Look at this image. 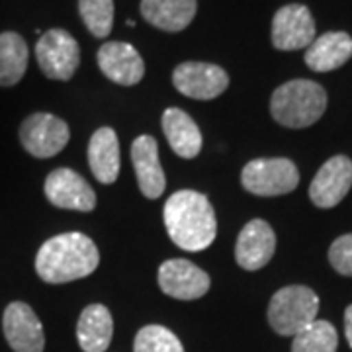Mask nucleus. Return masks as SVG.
I'll list each match as a JSON object with an SVG mask.
<instances>
[{"mask_svg":"<svg viewBox=\"0 0 352 352\" xmlns=\"http://www.w3.org/2000/svg\"><path fill=\"white\" fill-rule=\"evenodd\" d=\"M163 219L168 237L182 251H204L217 235L214 206L196 190L175 192L164 204Z\"/></svg>","mask_w":352,"mask_h":352,"instance_id":"1","label":"nucleus"},{"mask_svg":"<svg viewBox=\"0 0 352 352\" xmlns=\"http://www.w3.org/2000/svg\"><path fill=\"white\" fill-rule=\"evenodd\" d=\"M100 263L94 241L82 233H61L39 247L36 272L47 284H67L90 276Z\"/></svg>","mask_w":352,"mask_h":352,"instance_id":"2","label":"nucleus"},{"mask_svg":"<svg viewBox=\"0 0 352 352\" xmlns=\"http://www.w3.org/2000/svg\"><path fill=\"white\" fill-rule=\"evenodd\" d=\"M327 92L321 85L296 78L278 87L270 98V113L280 126L302 129L314 126L325 113Z\"/></svg>","mask_w":352,"mask_h":352,"instance_id":"3","label":"nucleus"},{"mask_svg":"<svg viewBox=\"0 0 352 352\" xmlns=\"http://www.w3.org/2000/svg\"><path fill=\"white\" fill-rule=\"evenodd\" d=\"M319 314V298L311 288L286 286L278 289L268 305V323L282 337H296Z\"/></svg>","mask_w":352,"mask_h":352,"instance_id":"4","label":"nucleus"},{"mask_svg":"<svg viewBox=\"0 0 352 352\" xmlns=\"http://www.w3.org/2000/svg\"><path fill=\"white\" fill-rule=\"evenodd\" d=\"M241 184L254 196H284L298 188L300 173L289 159H254L245 164Z\"/></svg>","mask_w":352,"mask_h":352,"instance_id":"5","label":"nucleus"},{"mask_svg":"<svg viewBox=\"0 0 352 352\" xmlns=\"http://www.w3.org/2000/svg\"><path fill=\"white\" fill-rule=\"evenodd\" d=\"M36 59L51 80H69L80 63V47L65 30H50L38 39Z\"/></svg>","mask_w":352,"mask_h":352,"instance_id":"6","label":"nucleus"},{"mask_svg":"<svg viewBox=\"0 0 352 352\" xmlns=\"http://www.w3.org/2000/svg\"><path fill=\"white\" fill-rule=\"evenodd\" d=\"M69 138H71L69 126L53 113H32L20 126L22 147L36 159L55 157L67 147Z\"/></svg>","mask_w":352,"mask_h":352,"instance_id":"7","label":"nucleus"},{"mask_svg":"<svg viewBox=\"0 0 352 352\" xmlns=\"http://www.w3.org/2000/svg\"><path fill=\"white\" fill-rule=\"evenodd\" d=\"M175 88L194 100H214L229 87V75L212 63H180L173 73Z\"/></svg>","mask_w":352,"mask_h":352,"instance_id":"8","label":"nucleus"},{"mask_svg":"<svg viewBox=\"0 0 352 352\" xmlns=\"http://www.w3.org/2000/svg\"><path fill=\"white\" fill-rule=\"evenodd\" d=\"M47 200L61 210L92 212L96 208V194L82 176L71 168H55L45 178Z\"/></svg>","mask_w":352,"mask_h":352,"instance_id":"9","label":"nucleus"},{"mask_svg":"<svg viewBox=\"0 0 352 352\" xmlns=\"http://www.w3.org/2000/svg\"><path fill=\"white\" fill-rule=\"evenodd\" d=\"M315 39L314 16L303 4L282 6L272 20V43L280 51L309 47Z\"/></svg>","mask_w":352,"mask_h":352,"instance_id":"10","label":"nucleus"},{"mask_svg":"<svg viewBox=\"0 0 352 352\" xmlns=\"http://www.w3.org/2000/svg\"><path fill=\"white\" fill-rule=\"evenodd\" d=\"M210 284V276L184 258H170L159 268V288L175 300H198L208 294Z\"/></svg>","mask_w":352,"mask_h":352,"instance_id":"11","label":"nucleus"},{"mask_svg":"<svg viewBox=\"0 0 352 352\" xmlns=\"http://www.w3.org/2000/svg\"><path fill=\"white\" fill-rule=\"evenodd\" d=\"M2 329L14 352H43V325L24 302H12L2 315Z\"/></svg>","mask_w":352,"mask_h":352,"instance_id":"12","label":"nucleus"},{"mask_svg":"<svg viewBox=\"0 0 352 352\" xmlns=\"http://www.w3.org/2000/svg\"><path fill=\"white\" fill-rule=\"evenodd\" d=\"M352 186V161L337 155L323 164L309 186V198L317 208H335L349 194Z\"/></svg>","mask_w":352,"mask_h":352,"instance_id":"13","label":"nucleus"},{"mask_svg":"<svg viewBox=\"0 0 352 352\" xmlns=\"http://www.w3.org/2000/svg\"><path fill=\"white\" fill-rule=\"evenodd\" d=\"M98 67L116 85L133 87L145 75V63L138 50L124 41H108L98 50Z\"/></svg>","mask_w":352,"mask_h":352,"instance_id":"14","label":"nucleus"},{"mask_svg":"<svg viewBox=\"0 0 352 352\" xmlns=\"http://www.w3.org/2000/svg\"><path fill=\"white\" fill-rule=\"evenodd\" d=\"M276 251V235L264 219H252L237 237L235 258L245 270H258L270 263Z\"/></svg>","mask_w":352,"mask_h":352,"instance_id":"15","label":"nucleus"},{"mask_svg":"<svg viewBox=\"0 0 352 352\" xmlns=\"http://www.w3.org/2000/svg\"><path fill=\"white\" fill-rule=\"evenodd\" d=\"M131 163L138 175L139 190L145 198L157 200L164 192L166 178L159 161V145L151 135H139L131 145Z\"/></svg>","mask_w":352,"mask_h":352,"instance_id":"16","label":"nucleus"},{"mask_svg":"<svg viewBox=\"0 0 352 352\" xmlns=\"http://www.w3.org/2000/svg\"><path fill=\"white\" fill-rule=\"evenodd\" d=\"M88 164L102 184H113L120 176V141L112 127H100L88 143Z\"/></svg>","mask_w":352,"mask_h":352,"instance_id":"17","label":"nucleus"},{"mask_svg":"<svg viewBox=\"0 0 352 352\" xmlns=\"http://www.w3.org/2000/svg\"><path fill=\"white\" fill-rule=\"evenodd\" d=\"M352 57V38L344 32H329L314 39L305 51V65L315 73H329Z\"/></svg>","mask_w":352,"mask_h":352,"instance_id":"18","label":"nucleus"},{"mask_svg":"<svg viewBox=\"0 0 352 352\" xmlns=\"http://www.w3.org/2000/svg\"><path fill=\"white\" fill-rule=\"evenodd\" d=\"M113 335V319L110 309L100 303H92L82 309L76 323V339L85 352L108 351Z\"/></svg>","mask_w":352,"mask_h":352,"instance_id":"19","label":"nucleus"},{"mask_svg":"<svg viewBox=\"0 0 352 352\" xmlns=\"http://www.w3.org/2000/svg\"><path fill=\"white\" fill-rule=\"evenodd\" d=\"M198 10L196 0H141L143 18L163 32H182Z\"/></svg>","mask_w":352,"mask_h":352,"instance_id":"20","label":"nucleus"},{"mask_svg":"<svg viewBox=\"0 0 352 352\" xmlns=\"http://www.w3.org/2000/svg\"><path fill=\"white\" fill-rule=\"evenodd\" d=\"M163 131L170 149L182 159H194L201 151L200 127L180 108H168L163 113Z\"/></svg>","mask_w":352,"mask_h":352,"instance_id":"21","label":"nucleus"},{"mask_svg":"<svg viewBox=\"0 0 352 352\" xmlns=\"http://www.w3.org/2000/svg\"><path fill=\"white\" fill-rule=\"evenodd\" d=\"M28 43L14 32L0 34V87H14L28 69Z\"/></svg>","mask_w":352,"mask_h":352,"instance_id":"22","label":"nucleus"},{"mask_svg":"<svg viewBox=\"0 0 352 352\" xmlns=\"http://www.w3.org/2000/svg\"><path fill=\"white\" fill-rule=\"evenodd\" d=\"M337 329L329 321L315 319L311 325H307L294 337L292 352H337Z\"/></svg>","mask_w":352,"mask_h":352,"instance_id":"23","label":"nucleus"},{"mask_svg":"<svg viewBox=\"0 0 352 352\" xmlns=\"http://www.w3.org/2000/svg\"><path fill=\"white\" fill-rule=\"evenodd\" d=\"M78 12L94 38H108L113 25V0H78Z\"/></svg>","mask_w":352,"mask_h":352,"instance_id":"24","label":"nucleus"},{"mask_svg":"<svg viewBox=\"0 0 352 352\" xmlns=\"http://www.w3.org/2000/svg\"><path fill=\"white\" fill-rule=\"evenodd\" d=\"M133 352H184L180 339L163 325H147L138 333Z\"/></svg>","mask_w":352,"mask_h":352,"instance_id":"25","label":"nucleus"},{"mask_svg":"<svg viewBox=\"0 0 352 352\" xmlns=\"http://www.w3.org/2000/svg\"><path fill=\"white\" fill-rule=\"evenodd\" d=\"M329 263L342 276H352V233L342 235L331 245Z\"/></svg>","mask_w":352,"mask_h":352,"instance_id":"26","label":"nucleus"},{"mask_svg":"<svg viewBox=\"0 0 352 352\" xmlns=\"http://www.w3.org/2000/svg\"><path fill=\"white\" fill-rule=\"evenodd\" d=\"M344 335H346V340L352 349V305H349L344 311Z\"/></svg>","mask_w":352,"mask_h":352,"instance_id":"27","label":"nucleus"}]
</instances>
